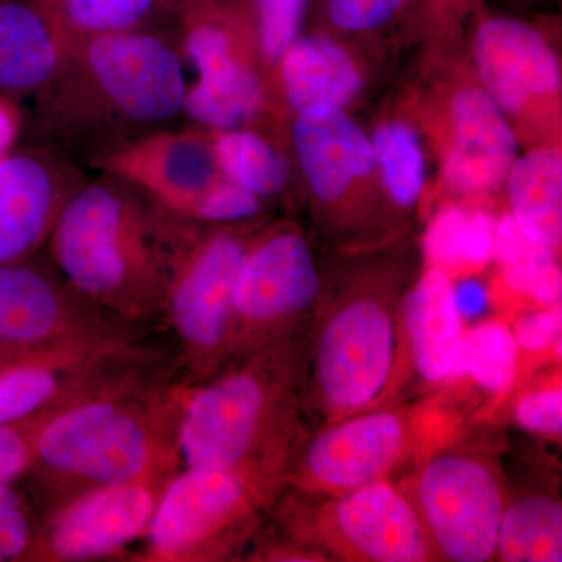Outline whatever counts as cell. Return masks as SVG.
Segmentation results:
<instances>
[{
	"instance_id": "obj_26",
	"label": "cell",
	"mask_w": 562,
	"mask_h": 562,
	"mask_svg": "<svg viewBox=\"0 0 562 562\" xmlns=\"http://www.w3.org/2000/svg\"><path fill=\"white\" fill-rule=\"evenodd\" d=\"M60 33L66 47L98 36L157 29L173 13L165 0H35Z\"/></svg>"
},
{
	"instance_id": "obj_42",
	"label": "cell",
	"mask_w": 562,
	"mask_h": 562,
	"mask_svg": "<svg viewBox=\"0 0 562 562\" xmlns=\"http://www.w3.org/2000/svg\"><path fill=\"white\" fill-rule=\"evenodd\" d=\"M195 2H199V0H165L166 5L176 14H179L181 10L187 9V7Z\"/></svg>"
},
{
	"instance_id": "obj_19",
	"label": "cell",
	"mask_w": 562,
	"mask_h": 562,
	"mask_svg": "<svg viewBox=\"0 0 562 562\" xmlns=\"http://www.w3.org/2000/svg\"><path fill=\"white\" fill-rule=\"evenodd\" d=\"M292 147L314 201L325 209H344L358 190L379 179L371 136L339 106L295 113Z\"/></svg>"
},
{
	"instance_id": "obj_23",
	"label": "cell",
	"mask_w": 562,
	"mask_h": 562,
	"mask_svg": "<svg viewBox=\"0 0 562 562\" xmlns=\"http://www.w3.org/2000/svg\"><path fill=\"white\" fill-rule=\"evenodd\" d=\"M284 101L295 113L314 105L349 110L366 90V76L346 44L331 33H302L276 65Z\"/></svg>"
},
{
	"instance_id": "obj_38",
	"label": "cell",
	"mask_w": 562,
	"mask_h": 562,
	"mask_svg": "<svg viewBox=\"0 0 562 562\" xmlns=\"http://www.w3.org/2000/svg\"><path fill=\"white\" fill-rule=\"evenodd\" d=\"M562 308L561 305L542 306V310L525 316L514 328L519 350L525 353H542L561 346Z\"/></svg>"
},
{
	"instance_id": "obj_6",
	"label": "cell",
	"mask_w": 562,
	"mask_h": 562,
	"mask_svg": "<svg viewBox=\"0 0 562 562\" xmlns=\"http://www.w3.org/2000/svg\"><path fill=\"white\" fill-rule=\"evenodd\" d=\"M409 362L402 305L379 288L347 291L321 317L308 391L325 424L383 406Z\"/></svg>"
},
{
	"instance_id": "obj_43",
	"label": "cell",
	"mask_w": 562,
	"mask_h": 562,
	"mask_svg": "<svg viewBox=\"0 0 562 562\" xmlns=\"http://www.w3.org/2000/svg\"><path fill=\"white\" fill-rule=\"evenodd\" d=\"M32 355V353H31ZM22 357H27V355H13V357H0V369L5 368V366L11 364V362L20 360Z\"/></svg>"
},
{
	"instance_id": "obj_18",
	"label": "cell",
	"mask_w": 562,
	"mask_h": 562,
	"mask_svg": "<svg viewBox=\"0 0 562 562\" xmlns=\"http://www.w3.org/2000/svg\"><path fill=\"white\" fill-rule=\"evenodd\" d=\"M144 344L133 330L88 336L36 351L0 369V425L31 417L65 401Z\"/></svg>"
},
{
	"instance_id": "obj_5",
	"label": "cell",
	"mask_w": 562,
	"mask_h": 562,
	"mask_svg": "<svg viewBox=\"0 0 562 562\" xmlns=\"http://www.w3.org/2000/svg\"><path fill=\"white\" fill-rule=\"evenodd\" d=\"M284 490L283 476L261 469L183 468L169 480L139 562H217L243 557Z\"/></svg>"
},
{
	"instance_id": "obj_7",
	"label": "cell",
	"mask_w": 562,
	"mask_h": 562,
	"mask_svg": "<svg viewBox=\"0 0 562 562\" xmlns=\"http://www.w3.org/2000/svg\"><path fill=\"white\" fill-rule=\"evenodd\" d=\"M250 236L173 213L161 321L177 344L181 376L201 383L224 368L233 297Z\"/></svg>"
},
{
	"instance_id": "obj_24",
	"label": "cell",
	"mask_w": 562,
	"mask_h": 562,
	"mask_svg": "<svg viewBox=\"0 0 562 562\" xmlns=\"http://www.w3.org/2000/svg\"><path fill=\"white\" fill-rule=\"evenodd\" d=\"M512 216L531 239L560 250L562 239V155L536 147L514 160L505 180Z\"/></svg>"
},
{
	"instance_id": "obj_15",
	"label": "cell",
	"mask_w": 562,
	"mask_h": 562,
	"mask_svg": "<svg viewBox=\"0 0 562 562\" xmlns=\"http://www.w3.org/2000/svg\"><path fill=\"white\" fill-rule=\"evenodd\" d=\"M88 179L81 166L44 143L0 158V265L38 255L63 206Z\"/></svg>"
},
{
	"instance_id": "obj_21",
	"label": "cell",
	"mask_w": 562,
	"mask_h": 562,
	"mask_svg": "<svg viewBox=\"0 0 562 562\" xmlns=\"http://www.w3.org/2000/svg\"><path fill=\"white\" fill-rule=\"evenodd\" d=\"M66 58L68 47L38 2L0 0V95L36 101Z\"/></svg>"
},
{
	"instance_id": "obj_9",
	"label": "cell",
	"mask_w": 562,
	"mask_h": 562,
	"mask_svg": "<svg viewBox=\"0 0 562 562\" xmlns=\"http://www.w3.org/2000/svg\"><path fill=\"white\" fill-rule=\"evenodd\" d=\"M177 16L180 50L198 70L184 116L206 132L250 127L268 105L266 81L246 52H258L250 0H199Z\"/></svg>"
},
{
	"instance_id": "obj_40",
	"label": "cell",
	"mask_w": 562,
	"mask_h": 562,
	"mask_svg": "<svg viewBox=\"0 0 562 562\" xmlns=\"http://www.w3.org/2000/svg\"><path fill=\"white\" fill-rule=\"evenodd\" d=\"M482 0H417L419 18L431 24L447 25L462 14L476 10Z\"/></svg>"
},
{
	"instance_id": "obj_29",
	"label": "cell",
	"mask_w": 562,
	"mask_h": 562,
	"mask_svg": "<svg viewBox=\"0 0 562 562\" xmlns=\"http://www.w3.org/2000/svg\"><path fill=\"white\" fill-rule=\"evenodd\" d=\"M495 558L505 562H561V503L538 494L505 506Z\"/></svg>"
},
{
	"instance_id": "obj_16",
	"label": "cell",
	"mask_w": 562,
	"mask_h": 562,
	"mask_svg": "<svg viewBox=\"0 0 562 562\" xmlns=\"http://www.w3.org/2000/svg\"><path fill=\"white\" fill-rule=\"evenodd\" d=\"M472 52L480 85L506 116H528L560 99V57L532 22L509 14H480Z\"/></svg>"
},
{
	"instance_id": "obj_13",
	"label": "cell",
	"mask_w": 562,
	"mask_h": 562,
	"mask_svg": "<svg viewBox=\"0 0 562 562\" xmlns=\"http://www.w3.org/2000/svg\"><path fill=\"white\" fill-rule=\"evenodd\" d=\"M117 330L133 328L81 297L50 258L38 254L0 265V357L36 353Z\"/></svg>"
},
{
	"instance_id": "obj_34",
	"label": "cell",
	"mask_w": 562,
	"mask_h": 562,
	"mask_svg": "<svg viewBox=\"0 0 562 562\" xmlns=\"http://www.w3.org/2000/svg\"><path fill=\"white\" fill-rule=\"evenodd\" d=\"M40 519L14 482H0V562H27Z\"/></svg>"
},
{
	"instance_id": "obj_12",
	"label": "cell",
	"mask_w": 562,
	"mask_h": 562,
	"mask_svg": "<svg viewBox=\"0 0 562 562\" xmlns=\"http://www.w3.org/2000/svg\"><path fill=\"white\" fill-rule=\"evenodd\" d=\"M405 491L438 560H494L506 497L501 472L490 458L438 450L420 462Z\"/></svg>"
},
{
	"instance_id": "obj_20",
	"label": "cell",
	"mask_w": 562,
	"mask_h": 562,
	"mask_svg": "<svg viewBox=\"0 0 562 562\" xmlns=\"http://www.w3.org/2000/svg\"><path fill=\"white\" fill-rule=\"evenodd\" d=\"M443 183L457 194L483 195L505 183L519 157V138L482 85H462L447 106Z\"/></svg>"
},
{
	"instance_id": "obj_33",
	"label": "cell",
	"mask_w": 562,
	"mask_h": 562,
	"mask_svg": "<svg viewBox=\"0 0 562 562\" xmlns=\"http://www.w3.org/2000/svg\"><path fill=\"white\" fill-rule=\"evenodd\" d=\"M312 0H250L258 55L273 68L303 33Z\"/></svg>"
},
{
	"instance_id": "obj_37",
	"label": "cell",
	"mask_w": 562,
	"mask_h": 562,
	"mask_svg": "<svg viewBox=\"0 0 562 562\" xmlns=\"http://www.w3.org/2000/svg\"><path fill=\"white\" fill-rule=\"evenodd\" d=\"M514 419L520 428L532 435L560 438L562 432L560 376L553 382L524 392L514 405Z\"/></svg>"
},
{
	"instance_id": "obj_41",
	"label": "cell",
	"mask_w": 562,
	"mask_h": 562,
	"mask_svg": "<svg viewBox=\"0 0 562 562\" xmlns=\"http://www.w3.org/2000/svg\"><path fill=\"white\" fill-rule=\"evenodd\" d=\"M24 124L25 116L21 103L0 95V158L16 147Z\"/></svg>"
},
{
	"instance_id": "obj_28",
	"label": "cell",
	"mask_w": 562,
	"mask_h": 562,
	"mask_svg": "<svg viewBox=\"0 0 562 562\" xmlns=\"http://www.w3.org/2000/svg\"><path fill=\"white\" fill-rule=\"evenodd\" d=\"M222 177L254 192L262 201L286 190L292 162L255 128L209 132Z\"/></svg>"
},
{
	"instance_id": "obj_36",
	"label": "cell",
	"mask_w": 562,
	"mask_h": 562,
	"mask_svg": "<svg viewBox=\"0 0 562 562\" xmlns=\"http://www.w3.org/2000/svg\"><path fill=\"white\" fill-rule=\"evenodd\" d=\"M262 203L265 201L254 192L222 177L198 202L190 220L213 225L244 224L260 216Z\"/></svg>"
},
{
	"instance_id": "obj_1",
	"label": "cell",
	"mask_w": 562,
	"mask_h": 562,
	"mask_svg": "<svg viewBox=\"0 0 562 562\" xmlns=\"http://www.w3.org/2000/svg\"><path fill=\"white\" fill-rule=\"evenodd\" d=\"M191 384L144 346L80 387L44 424L25 475L46 509L106 484H168L183 469L179 430Z\"/></svg>"
},
{
	"instance_id": "obj_4",
	"label": "cell",
	"mask_w": 562,
	"mask_h": 562,
	"mask_svg": "<svg viewBox=\"0 0 562 562\" xmlns=\"http://www.w3.org/2000/svg\"><path fill=\"white\" fill-rule=\"evenodd\" d=\"M303 372L302 342L294 335L192 383L179 430L183 468L261 469L284 480L302 443L297 406Z\"/></svg>"
},
{
	"instance_id": "obj_10",
	"label": "cell",
	"mask_w": 562,
	"mask_h": 562,
	"mask_svg": "<svg viewBox=\"0 0 562 562\" xmlns=\"http://www.w3.org/2000/svg\"><path fill=\"white\" fill-rule=\"evenodd\" d=\"M277 516L286 528V542L331 557L361 562H425L438 560L419 513L403 486L379 480L331 495L310 516L276 501Z\"/></svg>"
},
{
	"instance_id": "obj_8",
	"label": "cell",
	"mask_w": 562,
	"mask_h": 562,
	"mask_svg": "<svg viewBox=\"0 0 562 562\" xmlns=\"http://www.w3.org/2000/svg\"><path fill=\"white\" fill-rule=\"evenodd\" d=\"M457 424L439 403L376 406L328 422L299 446L284 486L302 494L341 495L379 480L413 457L425 458L442 449ZM420 461V462H422Z\"/></svg>"
},
{
	"instance_id": "obj_14",
	"label": "cell",
	"mask_w": 562,
	"mask_h": 562,
	"mask_svg": "<svg viewBox=\"0 0 562 562\" xmlns=\"http://www.w3.org/2000/svg\"><path fill=\"white\" fill-rule=\"evenodd\" d=\"M166 484H106L46 509L27 562L116 560L143 541Z\"/></svg>"
},
{
	"instance_id": "obj_25",
	"label": "cell",
	"mask_w": 562,
	"mask_h": 562,
	"mask_svg": "<svg viewBox=\"0 0 562 562\" xmlns=\"http://www.w3.org/2000/svg\"><path fill=\"white\" fill-rule=\"evenodd\" d=\"M495 227L497 217L487 210L458 203L442 206L424 235L428 268L452 280L482 271L494 260Z\"/></svg>"
},
{
	"instance_id": "obj_11",
	"label": "cell",
	"mask_w": 562,
	"mask_h": 562,
	"mask_svg": "<svg viewBox=\"0 0 562 562\" xmlns=\"http://www.w3.org/2000/svg\"><path fill=\"white\" fill-rule=\"evenodd\" d=\"M321 286L312 247L297 228L276 225L251 236L233 297L227 362L297 335Z\"/></svg>"
},
{
	"instance_id": "obj_3",
	"label": "cell",
	"mask_w": 562,
	"mask_h": 562,
	"mask_svg": "<svg viewBox=\"0 0 562 562\" xmlns=\"http://www.w3.org/2000/svg\"><path fill=\"white\" fill-rule=\"evenodd\" d=\"M171 211L101 172L70 195L47 241L70 286L128 328L161 321Z\"/></svg>"
},
{
	"instance_id": "obj_31",
	"label": "cell",
	"mask_w": 562,
	"mask_h": 562,
	"mask_svg": "<svg viewBox=\"0 0 562 562\" xmlns=\"http://www.w3.org/2000/svg\"><path fill=\"white\" fill-rule=\"evenodd\" d=\"M519 346L505 322H482L462 333L453 382L468 379L487 394H506L519 375Z\"/></svg>"
},
{
	"instance_id": "obj_22",
	"label": "cell",
	"mask_w": 562,
	"mask_h": 562,
	"mask_svg": "<svg viewBox=\"0 0 562 562\" xmlns=\"http://www.w3.org/2000/svg\"><path fill=\"white\" fill-rule=\"evenodd\" d=\"M402 324L409 362L422 382H453L462 339V321L453 297V280L428 268L403 297Z\"/></svg>"
},
{
	"instance_id": "obj_39",
	"label": "cell",
	"mask_w": 562,
	"mask_h": 562,
	"mask_svg": "<svg viewBox=\"0 0 562 562\" xmlns=\"http://www.w3.org/2000/svg\"><path fill=\"white\" fill-rule=\"evenodd\" d=\"M453 297L461 321L479 319L491 305V292L482 280L472 276L453 280Z\"/></svg>"
},
{
	"instance_id": "obj_17",
	"label": "cell",
	"mask_w": 562,
	"mask_h": 562,
	"mask_svg": "<svg viewBox=\"0 0 562 562\" xmlns=\"http://www.w3.org/2000/svg\"><path fill=\"white\" fill-rule=\"evenodd\" d=\"M94 169L117 177L171 213L191 217L222 179L209 132L162 128L122 144Z\"/></svg>"
},
{
	"instance_id": "obj_2",
	"label": "cell",
	"mask_w": 562,
	"mask_h": 562,
	"mask_svg": "<svg viewBox=\"0 0 562 562\" xmlns=\"http://www.w3.org/2000/svg\"><path fill=\"white\" fill-rule=\"evenodd\" d=\"M179 50L158 29L69 47L57 79L35 101L41 143L94 169L122 144L172 127L188 90Z\"/></svg>"
},
{
	"instance_id": "obj_30",
	"label": "cell",
	"mask_w": 562,
	"mask_h": 562,
	"mask_svg": "<svg viewBox=\"0 0 562 562\" xmlns=\"http://www.w3.org/2000/svg\"><path fill=\"white\" fill-rule=\"evenodd\" d=\"M379 183L392 205L412 210L427 181L424 140L412 122L391 117L376 125L372 136Z\"/></svg>"
},
{
	"instance_id": "obj_27",
	"label": "cell",
	"mask_w": 562,
	"mask_h": 562,
	"mask_svg": "<svg viewBox=\"0 0 562 562\" xmlns=\"http://www.w3.org/2000/svg\"><path fill=\"white\" fill-rule=\"evenodd\" d=\"M494 260L505 286L542 306L561 305L562 272L557 251L531 239L503 214L495 227Z\"/></svg>"
},
{
	"instance_id": "obj_35",
	"label": "cell",
	"mask_w": 562,
	"mask_h": 562,
	"mask_svg": "<svg viewBox=\"0 0 562 562\" xmlns=\"http://www.w3.org/2000/svg\"><path fill=\"white\" fill-rule=\"evenodd\" d=\"M69 397L25 419L0 425V482H18L27 475L44 424Z\"/></svg>"
},
{
	"instance_id": "obj_32",
	"label": "cell",
	"mask_w": 562,
	"mask_h": 562,
	"mask_svg": "<svg viewBox=\"0 0 562 562\" xmlns=\"http://www.w3.org/2000/svg\"><path fill=\"white\" fill-rule=\"evenodd\" d=\"M310 14L321 29L338 36L375 35L417 14V0H312Z\"/></svg>"
}]
</instances>
